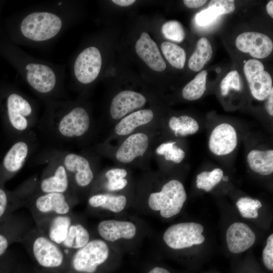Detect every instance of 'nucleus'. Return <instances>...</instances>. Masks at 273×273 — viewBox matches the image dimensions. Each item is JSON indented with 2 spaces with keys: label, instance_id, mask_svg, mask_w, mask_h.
I'll return each mask as SVG.
<instances>
[{
  "label": "nucleus",
  "instance_id": "43",
  "mask_svg": "<svg viewBox=\"0 0 273 273\" xmlns=\"http://www.w3.org/2000/svg\"><path fill=\"white\" fill-rule=\"evenodd\" d=\"M148 273H170L168 270L161 267H155Z\"/></svg>",
  "mask_w": 273,
  "mask_h": 273
},
{
  "label": "nucleus",
  "instance_id": "45",
  "mask_svg": "<svg viewBox=\"0 0 273 273\" xmlns=\"http://www.w3.org/2000/svg\"><path fill=\"white\" fill-rule=\"evenodd\" d=\"M222 179V180L224 181H228L229 180V177L228 176H223Z\"/></svg>",
  "mask_w": 273,
  "mask_h": 273
},
{
  "label": "nucleus",
  "instance_id": "46",
  "mask_svg": "<svg viewBox=\"0 0 273 273\" xmlns=\"http://www.w3.org/2000/svg\"><path fill=\"white\" fill-rule=\"evenodd\" d=\"M216 71L217 73H219L221 71V69L220 68H217Z\"/></svg>",
  "mask_w": 273,
  "mask_h": 273
},
{
  "label": "nucleus",
  "instance_id": "8",
  "mask_svg": "<svg viewBox=\"0 0 273 273\" xmlns=\"http://www.w3.org/2000/svg\"><path fill=\"white\" fill-rule=\"evenodd\" d=\"M102 59L99 50L95 47L84 49L78 55L74 64V73L81 83L88 84L98 76L102 67Z\"/></svg>",
  "mask_w": 273,
  "mask_h": 273
},
{
  "label": "nucleus",
  "instance_id": "13",
  "mask_svg": "<svg viewBox=\"0 0 273 273\" xmlns=\"http://www.w3.org/2000/svg\"><path fill=\"white\" fill-rule=\"evenodd\" d=\"M29 153L28 144L18 141L10 148L0 165V181L4 183L19 171L26 161Z\"/></svg>",
  "mask_w": 273,
  "mask_h": 273
},
{
  "label": "nucleus",
  "instance_id": "14",
  "mask_svg": "<svg viewBox=\"0 0 273 273\" xmlns=\"http://www.w3.org/2000/svg\"><path fill=\"white\" fill-rule=\"evenodd\" d=\"M147 100L142 94L129 90H123L113 98L110 113L115 120L122 119L131 112L143 107Z\"/></svg>",
  "mask_w": 273,
  "mask_h": 273
},
{
  "label": "nucleus",
  "instance_id": "33",
  "mask_svg": "<svg viewBox=\"0 0 273 273\" xmlns=\"http://www.w3.org/2000/svg\"><path fill=\"white\" fill-rule=\"evenodd\" d=\"M161 31L165 38L173 41L180 42L185 37L183 25L176 20H170L164 23L162 26Z\"/></svg>",
  "mask_w": 273,
  "mask_h": 273
},
{
  "label": "nucleus",
  "instance_id": "23",
  "mask_svg": "<svg viewBox=\"0 0 273 273\" xmlns=\"http://www.w3.org/2000/svg\"><path fill=\"white\" fill-rule=\"evenodd\" d=\"M69 186V175L62 164L58 165L51 175L41 180L39 188L42 193L65 194Z\"/></svg>",
  "mask_w": 273,
  "mask_h": 273
},
{
  "label": "nucleus",
  "instance_id": "11",
  "mask_svg": "<svg viewBox=\"0 0 273 273\" xmlns=\"http://www.w3.org/2000/svg\"><path fill=\"white\" fill-rule=\"evenodd\" d=\"M235 44L239 51L248 53L257 59L267 57L273 49L271 39L266 35L256 32L248 31L239 34Z\"/></svg>",
  "mask_w": 273,
  "mask_h": 273
},
{
  "label": "nucleus",
  "instance_id": "5",
  "mask_svg": "<svg viewBox=\"0 0 273 273\" xmlns=\"http://www.w3.org/2000/svg\"><path fill=\"white\" fill-rule=\"evenodd\" d=\"M108 245L103 240H90L82 248L76 250L71 258V265L76 271L94 273L109 256Z\"/></svg>",
  "mask_w": 273,
  "mask_h": 273
},
{
  "label": "nucleus",
  "instance_id": "44",
  "mask_svg": "<svg viewBox=\"0 0 273 273\" xmlns=\"http://www.w3.org/2000/svg\"><path fill=\"white\" fill-rule=\"evenodd\" d=\"M266 11L268 14L271 17H273V1H270L266 6Z\"/></svg>",
  "mask_w": 273,
  "mask_h": 273
},
{
  "label": "nucleus",
  "instance_id": "4",
  "mask_svg": "<svg viewBox=\"0 0 273 273\" xmlns=\"http://www.w3.org/2000/svg\"><path fill=\"white\" fill-rule=\"evenodd\" d=\"M28 249L37 262L46 268H56L63 263L65 252L38 230L27 236Z\"/></svg>",
  "mask_w": 273,
  "mask_h": 273
},
{
  "label": "nucleus",
  "instance_id": "31",
  "mask_svg": "<svg viewBox=\"0 0 273 273\" xmlns=\"http://www.w3.org/2000/svg\"><path fill=\"white\" fill-rule=\"evenodd\" d=\"M16 206L15 196L6 190L0 181V224L11 216Z\"/></svg>",
  "mask_w": 273,
  "mask_h": 273
},
{
  "label": "nucleus",
  "instance_id": "26",
  "mask_svg": "<svg viewBox=\"0 0 273 273\" xmlns=\"http://www.w3.org/2000/svg\"><path fill=\"white\" fill-rule=\"evenodd\" d=\"M87 230L80 223L70 225L66 238L60 246L65 252L71 249L77 250L84 246L90 241Z\"/></svg>",
  "mask_w": 273,
  "mask_h": 273
},
{
  "label": "nucleus",
  "instance_id": "19",
  "mask_svg": "<svg viewBox=\"0 0 273 273\" xmlns=\"http://www.w3.org/2000/svg\"><path fill=\"white\" fill-rule=\"evenodd\" d=\"M149 144L148 135L143 132L131 134L117 149L115 156L123 163H129L136 158L142 156L147 151Z\"/></svg>",
  "mask_w": 273,
  "mask_h": 273
},
{
  "label": "nucleus",
  "instance_id": "36",
  "mask_svg": "<svg viewBox=\"0 0 273 273\" xmlns=\"http://www.w3.org/2000/svg\"><path fill=\"white\" fill-rule=\"evenodd\" d=\"M209 7H213L219 15L229 13L235 9V1L233 0H212L208 4Z\"/></svg>",
  "mask_w": 273,
  "mask_h": 273
},
{
  "label": "nucleus",
  "instance_id": "6",
  "mask_svg": "<svg viewBox=\"0 0 273 273\" xmlns=\"http://www.w3.org/2000/svg\"><path fill=\"white\" fill-rule=\"evenodd\" d=\"M202 225L194 222H181L170 226L164 232L163 240L170 248L181 249L199 245L205 240Z\"/></svg>",
  "mask_w": 273,
  "mask_h": 273
},
{
  "label": "nucleus",
  "instance_id": "29",
  "mask_svg": "<svg viewBox=\"0 0 273 273\" xmlns=\"http://www.w3.org/2000/svg\"><path fill=\"white\" fill-rule=\"evenodd\" d=\"M161 49L164 57L172 67L178 69L184 68L186 54L182 48L174 43L165 41L161 43Z\"/></svg>",
  "mask_w": 273,
  "mask_h": 273
},
{
  "label": "nucleus",
  "instance_id": "25",
  "mask_svg": "<svg viewBox=\"0 0 273 273\" xmlns=\"http://www.w3.org/2000/svg\"><path fill=\"white\" fill-rule=\"evenodd\" d=\"M20 230L18 222L12 215L0 224V257L12 243L20 238Z\"/></svg>",
  "mask_w": 273,
  "mask_h": 273
},
{
  "label": "nucleus",
  "instance_id": "30",
  "mask_svg": "<svg viewBox=\"0 0 273 273\" xmlns=\"http://www.w3.org/2000/svg\"><path fill=\"white\" fill-rule=\"evenodd\" d=\"M193 119L187 115H182L178 117L172 116L169 120L168 125L176 136L192 134L196 133L199 128L191 124Z\"/></svg>",
  "mask_w": 273,
  "mask_h": 273
},
{
  "label": "nucleus",
  "instance_id": "17",
  "mask_svg": "<svg viewBox=\"0 0 273 273\" xmlns=\"http://www.w3.org/2000/svg\"><path fill=\"white\" fill-rule=\"evenodd\" d=\"M254 233L246 224L236 222L232 224L226 233L229 250L233 253H240L251 247L255 243Z\"/></svg>",
  "mask_w": 273,
  "mask_h": 273
},
{
  "label": "nucleus",
  "instance_id": "32",
  "mask_svg": "<svg viewBox=\"0 0 273 273\" xmlns=\"http://www.w3.org/2000/svg\"><path fill=\"white\" fill-rule=\"evenodd\" d=\"M175 142L163 143L156 149V152L159 155H163L165 160L179 163L185 157V152L178 148Z\"/></svg>",
  "mask_w": 273,
  "mask_h": 273
},
{
  "label": "nucleus",
  "instance_id": "37",
  "mask_svg": "<svg viewBox=\"0 0 273 273\" xmlns=\"http://www.w3.org/2000/svg\"><path fill=\"white\" fill-rule=\"evenodd\" d=\"M263 262L269 270H273V234L268 237L266 245L262 251Z\"/></svg>",
  "mask_w": 273,
  "mask_h": 273
},
{
  "label": "nucleus",
  "instance_id": "35",
  "mask_svg": "<svg viewBox=\"0 0 273 273\" xmlns=\"http://www.w3.org/2000/svg\"><path fill=\"white\" fill-rule=\"evenodd\" d=\"M218 16L217 11L213 7H209L198 13L195 20L198 25L206 26L212 22Z\"/></svg>",
  "mask_w": 273,
  "mask_h": 273
},
{
  "label": "nucleus",
  "instance_id": "12",
  "mask_svg": "<svg viewBox=\"0 0 273 273\" xmlns=\"http://www.w3.org/2000/svg\"><path fill=\"white\" fill-rule=\"evenodd\" d=\"M90 126V117L82 107H76L66 113L60 119L58 129L60 134L68 138L84 135Z\"/></svg>",
  "mask_w": 273,
  "mask_h": 273
},
{
  "label": "nucleus",
  "instance_id": "10",
  "mask_svg": "<svg viewBox=\"0 0 273 273\" xmlns=\"http://www.w3.org/2000/svg\"><path fill=\"white\" fill-rule=\"evenodd\" d=\"M6 113L10 127L21 132L28 127V119L32 115L33 108L30 103L23 96L13 93L7 99Z\"/></svg>",
  "mask_w": 273,
  "mask_h": 273
},
{
  "label": "nucleus",
  "instance_id": "9",
  "mask_svg": "<svg viewBox=\"0 0 273 273\" xmlns=\"http://www.w3.org/2000/svg\"><path fill=\"white\" fill-rule=\"evenodd\" d=\"M31 209L38 221L54 215L68 214L70 205L65 194L41 193L34 199Z\"/></svg>",
  "mask_w": 273,
  "mask_h": 273
},
{
  "label": "nucleus",
  "instance_id": "18",
  "mask_svg": "<svg viewBox=\"0 0 273 273\" xmlns=\"http://www.w3.org/2000/svg\"><path fill=\"white\" fill-rule=\"evenodd\" d=\"M135 49L139 57L151 69L159 72L165 69L166 64L158 46L148 33H142L135 43Z\"/></svg>",
  "mask_w": 273,
  "mask_h": 273
},
{
  "label": "nucleus",
  "instance_id": "20",
  "mask_svg": "<svg viewBox=\"0 0 273 273\" xmlns=\"http://www.w3.org/2000/svg\"><path fill=\"white\" fill-rule=\"evenodd\" d=\"M63 165L68 174L73 176L75 182L80 187H86L92 181L94 173L88 160L75 153H68L64 157Z\"/></svg>",
  "mask_w": 273,
  "mask_h": 273
},
{
  "label": "nucleus",
  "instance_id": "2",
  "mask_svg": "<svg viewBox=\"0 0 273 273\" xmlns=\"http://www.w3.org/2000/svg\"><path fill=\"white\" fill-rule=\"evenodd\" d=\"M21 70L29 85L40 94H51L59 84L57 71L47 63L22 56Z\"/></svg>",
  "mask_w": 273,
  "mask_h": 273
},
{
  "label": "nucleus",
  "instance_id": "38",
  "mask_svg": "<svg viewBox=\"0 0 273 273\" xmlns=\"http://www.w3.org/2000/svg\"><path fill=\"white\" fill-rule=\"evenodd\" d=\"M127 175V171L124 168H114L108 170L105 173L108 182L124 178Z\"/></svg>",
  "mask_w": 273,
  "mask_h": 273
},
{
  "label": "nucleus",
  "instance_id": "40",
  "mask_svg": "<svg viewBox=\"0 0 273 273\" xmlns=\"http://www.w3.org/2000/svg\"><path fill=\"white\" fill-rule=\"evenodd\" d=\"M266 111L270 116L273 115V87L267 98V101L265 104Z\"/></svg>",
  "mask_w": 273,
  "mask_h": 273
},
{
  "label": "nucleus",
  "instance_id": "27",
  "mask_svg": "<svg viewBox=\"0 0 273 273\" xmlns=\"http://www.w3.org/2000/svg\"><path fill=\"white\" fill-rule=\"evenodd\" d=\"M212 53L210 41L205 37L200 38L197 43L195 52L189 59V68L196 72L201 70L211 59Z\"/></svg>",
  "mask_w": 273,
  "mask_h": 273
},
{
  "label": "nucleus",
  "instance_id": "21",
  "mask_svg": "<svg viewBox=\"0 0 273 273\" xmlns=\"http://www.w3.org/2000/svg\"><path fill=\"white\" fill-rule=\"evenodd\" d=\"M98 232L105 240L115 242L120 239H132L136 234V228L130 221L109 219L99 223Z\"/></svg>",
  "mask_w": 273,
  "mask_h": 273
},
{
  "label": "nucleus",
  "instance_id": "22",
  "mask_svg": "<svg viewBox=\"0 0 273 273\" xmlns=\"http://www.w3.org/2000/svg\"><path fill=\"white\" fill-rule=\"evenodd\" d=\"M154 118L150 109L139 110L128 114L116 124L115 133L120 136L131 134L138 127L150 123Z\"/></svg>",
  "mask_w": 273,
  "mask_h": 273
},
{
  "label": "nucleus",
  "instance_id": "7",
  "mask_svg": "<svg viewBox=\"0 0 273 273\" xmlns=\"http://www.w3.org/2000/svg\"><path fill=\"white\" fill-rule=\"evenodd\" d=\"M244 72L253 97L258 101L266 99L272 87V81L263 64L256 59L249 60L245 63Z\"/></svg>",
  "mask_w": 273,
  "mask_h": 273
},
{
  "label": "nucleus",
  "instance_id": "28",
  "mask_svg": "<svg viewBox=\"0 0 273 273\" xmlns=\"http://www.w3.org/2000/svg\"><path fill=\"white\" fill-rule=\"evenodd\" d=\"M207 75V71L202 70L186 84L182 91V96L185 99L194 101L203 96L206 88Z\"/></svg>",
  "mask_w": 273,
  "mask_h": 273
},
{
  "label": "nucleus",
  "instance_id": "3",
  "mask_svg": "<svg viewBox=\"0 0 273 273\" xmlns=\"http://www.w3.org/2000/svg\"><path fill=\"white\" fill-rule=\"evenodd\" d=\"M186 199L182 183L172 179L164 184L160 192L149 195L148 204L152 210L159 211L162 217L170 218L180 212Z\"/></svg>",
  "mask_w": 273,
  "mask_h": 273
},
{
  "label": "nucleus",
  "instance_id": "15",
  "mask_svg": "<svg viewBox=\"0 0 273 273\" xmlns=\"http://www.w3.org/2000/svg\"><path fill=\"white\" fill-rule=\"evenodd\" d=\"M237 145L235 128L228 123H221L212 130L209 140V148L214 154L225 155L233 152Z\"/></svg>",
  "mask_w": 273,
  "mask_h": 273
},
{
  "label": "nucleus",
  "instance_id": "1",
  "mask_svg": "<svg viewBox=\"0 0 273 273\" xmlns=\"http://www.w3.org/2000/svg\"><path fill=\"white\" fill-rule=\"evenodd\" d=\"M62 16L49 11L31 12L22 19L20 31L25 39L33 42H44L57 36L62 30Z\"/></svg>",
  "mask_w": 273,
  "mask_h": 273
},
{
  "label": "nucleus",
  "instance_id": "34",
  "mask_svg": "<svg viewBox=\"0 0 273 273\" xmlns=\"http://www.w3.org/2000/svg\"><path fill=\"white\" fill-rule=\"evenodd\" d=\"M221 95L226 96L230 89L239 91L241 89L240 75L236 70L229 72L222 79L220 84Z\"/></svg>",
  "mask_w": 273,
  "mask_h": 273
},
{
  "label": "nucleus",
  "instance_id": "39",
  "mask_svg": "<svg viewBox=\"0 0 273 273\" xmlns=\"http://www.w3.org/2000/svg\"><path fill=\"white\" fill-rule=\"evenodd\" d=\"M128 181L125 178L120 179L111 182H108L106 188L109 191H116L124 189L127 185Z\"/></svg>",
  "mask_w": 273,
  "mask_h": 273
},
{
  "label": "nucleus",
  "instance_id": "41",
  "mask_svg": "<svg viewBox=\"0 0 273 273\" xmlns=\"http://www.w3.org/2000/svg\"><path fill=\"white\" fill-rule=\"evenodd\" d=\"M183 2L188 8H197L202 6L207 1L205 0H184Z\"/></svg>",
  "mask_w": 273,
  "mask_h": 273
},
{
  "label": "nucleus",
  "instance_id": "42",
  "mask_svg": "<svg viewBox=\"0 0 273 273\" xmlns=\"http://www.w3.org/2000/svg\"><path fill=\"white\" fill-rule=\"evenodd\" d=\"M112 2L121 7H127L133 4L135 1L134 0H113Z\"/></svg>",
  "mask_w": 273,
  "mask_h": 273
},
{
  "label": "nucleus",
  "instance_id": "24",
  "mask_svg": "<svg viewBox=\"0 0 273 273\" xmlns=\"http://www.w3.org/2000/svg\"><path fill=\"white\" fill-rule=\"evenodd\" d=\"M127 199L124 195L99 194L90 196L88 204L93 208H102L114 213L122 211L125 207Z\"/></svg>",
  "mask_w": 273,
  "mask_h": 273
},
{
  "label": "nucleus",
  "instance_id": "16",
  "mask_svg": "<svg viewBox=\"0 0 273 273\" xmlns=\"http://www.w3.org/2000/svg\"><path fill=\"white\" fill-rule=\"evenodd\" d=\"M38 231L52 242L61 246L65 241L72 224L68 214L57 215L37 221Z\"/></svg>",
  "mask_w": 273,
  "mask_h": 273
}]
</instances>
